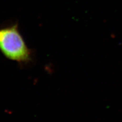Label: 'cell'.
Segmentation results:
<instances>
[{"instance_id": "cell-1", "label": "cell", "mask_w": 122, "mask_h": 122, "mask_svg": "<svg viewBox=\"0 0 122 122\" xmlns=\"http://www.w3.org/2000/svg\"><path fill=\"white\" fill-rule=\"evenodd\" d=\"M0 51L10 60L27 63L31 52L16 25L0 28Z\"/></svg>"}]
</instances>
